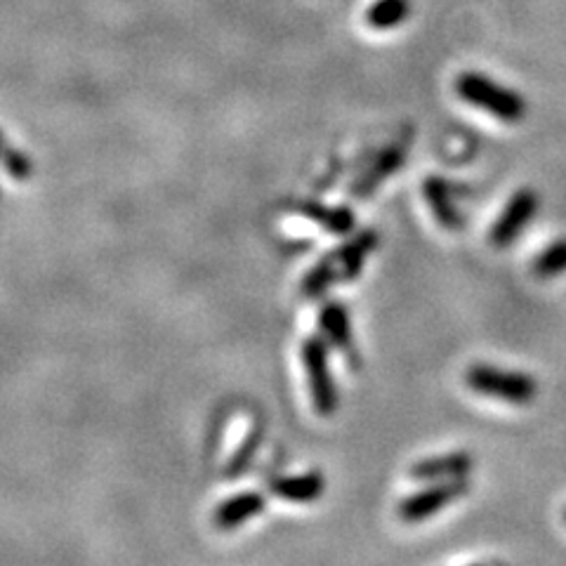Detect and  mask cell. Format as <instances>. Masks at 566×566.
<instances>
[{
  "instance_id": "cell-1",
  "label": "cell",
  "mask_w": 566,
  "mask_h": 566,
  "mask_svg": "<svg viewBox=\"0 0 566 566\" xmlns=\"http://www.w3.org/2000/svg\"><path fill=\"white\" fill-rule=\"evenodd\" d=\"M456 92L465 104L482 109L503 123H522L526 116V102L522 95L496 83L482 71H463L456 78Z\"/></svg>"
},
{
  "instance_id": "cell-2",
  "label": "cell",
  "mask_w": 566,
  "mask_h": 566,
  "mask_svg": "<svg viewBox=\"0 0 566 566\" xmlns=\"http://www.w3.org/2000/svg\"><path fill=\"white\" fill-rule=\"evenodd\" d=\"M465 385L482 397L505 401L512 406H529L538 394V383L533 380V375L491 364H475L467 368Z\"/></svg>"
},
{
  "instance_id": "cell-3",
  "label": "cell",
  "mask_w": 566,
  "mask_h": 566,
  "mask_svg": "<svg viewBox=\"0 0 566 566\" xmlns=\"http://www.w3.org/2000/svg\"><path fill=\"white\" fill-rule=\"evenodd\" d=\"M300 357L302 366L307 371V383L309 392H312L314 408H317L319 416H333L335 408H338V390H335L331 366H328L326 340L317 338V335L307 338L302 342Z\"/></svg>"
},
{
  "instance_id": "cell-4",
  "label": "cell",
  "mask_w": 566,
  "mask_h": 566,
  "mask_svg": "<svg viewBox=\"0 0 566 566\" xmlns=\"http://www.w3.org/2000/svg\"><path fill=\"white\" fill-rule=\"evenodd\" d=\"M470 491V482L467 479H446V482H430V486L423 491L413 493L401 500L399 505V517L408 524L425 522L434 515H439L444 508H449L451 503H456Z\"/></svg>"
},
{
  "instance_id": "cell-5",
  "label": "cell",
  "mask_w": 566,
  "mask_h": 566,
  "mask_svg": "<svg viewBox=\"0 0 566 566\" xmlns=\"http://www.w3.org/2000/svg\"><path fill=\"white\" fill-rule=\"evenodd\" d=\"M538 213V194L529 187H522L512 199L505 203L503 213L498 215L496 225L491 227L489 239L496 248H508L515 243L529 222Z\"/></svg>"
},
{
  "instance_id": "cell-6",
  "label": "cell",
  "mask_w": 566,
  "mask_h": 566,
  "mask_svg": "<svg viewBox=\"0 0 566 566\" xmlns=\"http://www.w3.org/2000/svg\"><path fill=\"white\" fill-rule=\"evenodd\" d=\"M319 328L324 333V340L331 342L335 350L347 354L350 364L357 368L361 361L357 350H354V333H352V319L347 307L338 300L326 302L319 312Z\"/></svg>"
},
{
  "instance_id": "cell-7",
  "label": "cell",
  "mask_w": 566,
  "mask_h": 566,
  "mask_svg": "<svg viewBox=\"0 0 566 566\" xmlns=\"http://www.w3.org/2000/svg\"><path fill=\"white\" fill-rule=\"evenodd\" d=\"M475 467V458L467 451H453L444 456H430L418 460L408 470V477L416 482H446V479H463Z\"/></svg>"
},
{
  "instance_id": "cell-8",
  "label": "cell",
  "mask_w": 566,
  "mask_h": 566,
  "mask_svg": "<svg viewBox=\"0 0 566 566\" xmlns=\"http://www.w3.org/2000/svg\"><path fill=\"white\" fill-rule=\"evenodd\" d=\"M423 194L427 206L432 210V215L437 217V222L446 229V232H460V229H463L465 220L463 215H460L456 201H453L449 182L437 175H430L423 182Z\"/></svg>"
},
{
  "instance_id": "cell-9",
  "label": "cell",
  "mask_w": 566,
  "mask_h": 566,
  "mask_svg": "<svg viewBox=\"0 0 566 566\" xmlns=\"http://www.w3.org/2000/svg\"><path fill=\"white\" fill-rule=\"evenodd\" d=\"M404 161H406L404 149H399V147L385 149L383 154H380L378 159H375L371 166H368L364 173L359 175V180L352 184L354 199H359V201L371 199V196L378 192L380 184H383L385 180H390V177L397 173L401 166H404Z\"/></svg>"
},
{
  "instance_id": "cell-10",
  "label": "cell",
  "mask_w": 566,
  "mask_h": 566,
  "mask_svg": "<svg viewBox=\"0 0 566 566\" xmlns=\"http://www.w3.org/2000/svg\"><path fill=\"white\" fill-rule=\"evenodd\" d=\"M380 236L373 232V229H364L359 236H354L352 241H347L345 246L335 250V262H338L340 269V281L350 283L354 279H359L361 269H364V262L368 255L378 248Z\"/></svg>"
},
{
  "instance_id": "cell-11",
  "label": "cell",
  "mask_w": 566,
  "mask_h": 566,
  "mask_svg": "<svg viewBox=\"0 0 566 566\" xmlns=\"http://www.w3.org/2000/svg\"><path fill=\"white\" fill-rule=\"evenodd\" d=\"M326 479L321 472H307V475L283 477L272 484V493L276 498L288 500V503H314L324 496Z\"/></svg>"
},
{
  "instance_id": "cell-12",
  "label": "cell",
  "mask_w": 566,
  "mask_h": 566,
  "mask_svg": "<svg viewBox=\"0 0 566 566\" xmlns=\"http://www.w3.org/2000/svg\"><path fill=\"white\" fill-rule=\"evenodd\" d=\"M265 510V496L262 493H239V496L225 500L215 512V524L220 529L232 531L236 526H241L248 519L258 517L260 512Z\"/></svg>"
},
{
  "instance_id": "cell-13",
  "label": "cell",
  "mask_w": 566,
  "mask_h": 566,
  "mask_svg": "<svg viewBox=\"0 0 566 566\" xmlns=\"http://www.w3.org/2000/svg\"><path fill=\"white\" fill-rule=\"evenodd\" d=\"M298 210L305 217H309L314 225H319L321 229H326L328 234L335 236H347L354 229V225H357V217L345 206H324V203L307 201L300 203Z\"/></svg>"
},
{
  "instance_id": "cell-14",
  "label": "cell",
  "mask_w": 566,
  "mask_h": 566,
  "mask_svg": "<svg viewBox=\"0 0 566 566\" xmlns=\"http://www.w3.org/2000/svg\"><path fill=\"white\" fill-rule=\"evenodd\" d=\"M411 15V0H375L366 10V24L375 31H390Z\"/></svg>"
},
{
  "instance_id": "cell-15",
  "label": "cell",
  "mask_w": 566,
  "mask_h": 566,
  "mask_svg": "<svg viewBox=\"0 0 566 566\" xmlns=\"http://www.w3.org/2000/svg\"><path fill=\"white\" fill-rule=\"evenodd\" d=\"M335 283H340V269L338 262H335V255L331 253L309 269L307 276L300 283V293L305 295V298L314 300L321 298V295H324L331 286H335Z\"/></svg>"
},
{
  "instance_id": "cell-16",
  "label": "cell",
  "mask_w": 566,
  "mask_h": 566,
  "mask_svg": "<svg viewBox=\"0 0 566 566\" xmlns=\"http://www.w3.org/2000/svg\"><path fill=\"white\" fill-rule=\"evenodd\" d=\"M533 272L538 279H555L566 272V239L550 243L548 248L533 262Z\"/></svg>"
},
{
  "instance_id": "cell-17",
  "label": "cell",
  "mask_w": 566,
  "mask_h": 566,
  "mask_svg": "<svg viewBox=\"0 0 566 566\" xmlns=\"http://www.w3.org/2000/svg\"><path fill=\"white\" fill-rule=\"evenodd\" d=\"M258 446H260V432L253 430V432H250V437L246 439V442L239 446V451H236V456L232 458V463L227 465V475L229 477H239L241 472L250 465V460H253L255 451H258Z\"/></svg>"
},
{
  "instance_id": "cell-18",
  "label": "cell",
  "mask_w": 566,
  "mask_h": 566,
  "mask_svg": "<svg viewBox=\"0 0 566 566\" xmlns=\"http://www.w3.org/2000/svg\"><path fill=\"white\" fill-rule=\"evenodd\" d=\"M3 161H5V168H8V173L12 177H17V180H26V177L31 175V163L26 161L19 151L8 149L3 154Z\"/></svg>"
},
{
  "instance_id": "cell-19",
  "label": "cell",
  "mask_w": 566,
  "mask_h": 566,
  "mask_svg": "<svg viewBox=\"0 0 566 566\" xmlns=\"http://www.w3.org/2000/svg\"><path fill=\"white\" fill-rule=\"evenodd\" d=\"M564 519H566V512H564Z\"/></svg>"
}]
</instances>
